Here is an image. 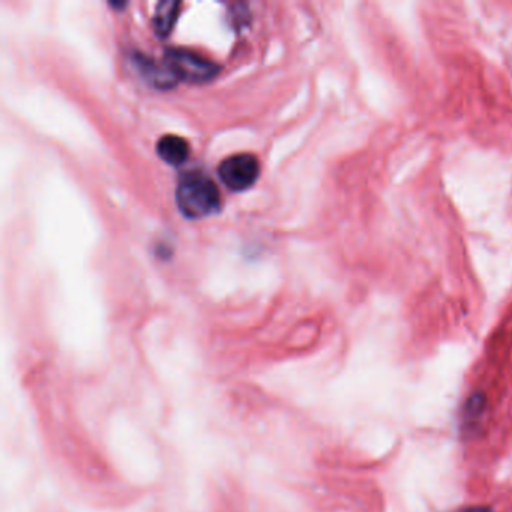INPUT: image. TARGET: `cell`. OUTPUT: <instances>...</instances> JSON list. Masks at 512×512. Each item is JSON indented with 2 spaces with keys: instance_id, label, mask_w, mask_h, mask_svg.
<instances>
[{
  "instance_id": "obj_1",
  "label": "cell",
  "mask_w": 512,
  "mask_h": 512,
  "mask_svg": "<svg viewBox=\"0 0 512 512\" xmlns=\"http://www.w3.org/2000/svg\"><path fill=\"white\" fill-rule=\"evenodd\" d=\"M176 203L185 217L200 220L220 209V191L215 182L203 173H187L176 188Z\"/></svg>"
},
{
  "instance_id": "obj_2",
  "label": "cell",
  "mask_w": 512,
  "mask_h": 512,
  "mask_svg": "<svg viewBox=\"0 0 512 512\" xmlns=\"http://www.w3.org/2000/svg\"><path fill=\"white\" fill-rule=\"evenodd\" d=\"M164 64L176 80L188 83H205L217 76L220 67L211 59L187 49H170Z\"/></svg>"
},
{
  "instance_id": "obj_3",
  "label": "cell",
  "mask_w": 512,
  "mask_h": 512,
  "mask_svg": "<svg viewBox=\"0 0 512 512\" xmlns=\"http://www.w3.org/2000/svg\"><path fill=\"white\" fill-rule=\"evenodd\" d=\"M218 175H220L223 184L230 190H247L259 178V160L253 154L232 155L220 164Z\"/></svg>"
},
{
  "instance_id": "obj_4",
  "label": "cell",
  "mask_w": 512,
  "mask_h": 512,
  "mask_svg": "<svg viewBox=\"0 0 512 512\" xmlns=\"http://www.w3.org/2000/svg\"><path fill=\"white\" fill-rule=\"evenodd\" d=\"M157 152L161 160L166 161L172 166H181L188 160L190 155V145L184 137L175 136V134H167L161 137L157 143Z\"/></svg>"
},
{
  "instance_id": "obj_5",
  "label": "cell",
  "mask_w": 512,
  "mask_h": 512,
  "mask_svg": "<svg viewBox=\"0 0 512 512\" xmlns=\"http://www.w3.org/2000/svg\"><path fill=\"white\" fill-rule=\"evenodd\" d=\"M181 4L176 0H164L155 8L154 29L155 34L160 38H166L175 28L176 20L179 17Z\"/></svg>"
},
{
  "instance_id": "obj_6",
  "label": "cell",
  "mask_w": 512,
  "mask_h": 512,
  "mask_svg": "<svg viewBox=\"0 0 512 512\" xmlns=\"http://www.w3.org/2000/svg\"><path fill=\"white\" fill-rule=\"evenodd\" d=\"M485 409V398L482 394H473L469 400L466 401L464 406V424L475 425L478 419L481 418Z\"/></svg>"
},
{
  "instance_id": "obj_7",
  "label": "cell",
  "mask_w": 512,
  "mask_h": 512,
  "mask_svg": "<svg viewBox=\"0 0 512 512\" xmlns=\"http://www.w3.org/2000/svg\"><path fill=\"white\" fill-rule=\"evenodd\" d=\"M458 512H494V511L491 508H487V506H472V508H464Z\"/></svg>"
}]
</instances>
